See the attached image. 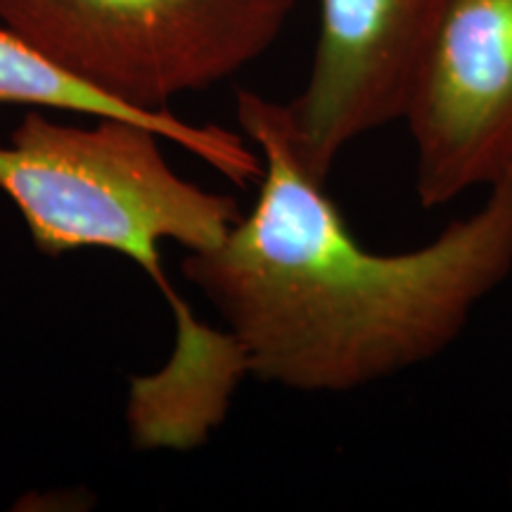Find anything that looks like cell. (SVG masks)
Listing matches in <instances>:
<instances>
[{"label":"cell","mask_w":512,"mask_h":512,"mask_svg":"<svg viewBox=\"0 0 512 512\" xmlns=\"http://www.w3.org/2000/svg\"><path fill=\"white\" fill-rule=\"evenodd\" d=\"M444 0H320L304 91L280 105L290 145L328 181L354 140L401 121Z\"/></svg>","instance_id":"obj_5"},{"label":"cell","mask_w":512,"mask_h":512,"mask_svg":"<svg viewBox=\"0 0 512 512\" xmlns=\"http://www.w3.org/2000/svg\"><path fill=\"white\" fill-rule=\"evenodd\" d=\"M238 119L264 155L259 197L181 268L228 323L249 375L294 392L370 387L446 351L512 275V174L427 245L373 252L294 155L280 102L240 91Z\"/></svg>","instance_id":"obj_1"},{"label":"cell","mask_w":512,"mask_h":512,"mask_svg":"<svg viewBox=\"0 0 512 512\" xmlns=\"http://www.w3.org/2000/svg\"><path fill=\"white\" fill-rule=\"evenodd\" d=\"M292 0H0V24L69 72L164 110L254 62Z\"/></svg>","instance_id":"obj_3"},{"label":"cell","mask_w":512,"mask_h":512,"mask_svg":"<svg viewBox=\"0 0 512 512\" xmlns=\"http://www.w3.org/2000/svg\"><path fill=\"white\" fill-rule=\"evenodd\" d=\"M10 105L46 107L91 119L131 121L207 157L230 176L259 174L256 157L240 145V138L228 136L219 128L190 126L166 110H138L105 93L95 83L81 79L79 74L69 72L10 29L0 27V107Z\"/></svg>","instance_id":"obj_6"},{"label":"cell","mask_w":512,"mask_h":512,"mask_svg":"<svg viewBox=\"0 0 512 512\" xmlns=\"http://www.w3.org/2000/svg\"><path fill=\"white\" fill-rule=\"evenodd\" d=\"M401 121L422 207L512 174V0H444Z\"/></svg>","instance_id":"obj_4"},{"label":"cell","mask_w":512,"mask_h":512,"mask_svg":"<svg viewBox=\"0 0 512 512\" xmlns=\"http://www.w3.org/2000/svg\"><path fill=\"white\" fill-rule=\"evenodd\" d=\"M150 128L121 119L55 124L31 112L0 147V190L48 256L102 247L133 259L169 299L174 318L190 311L159 266V245L209 249L240 219L233 197L185 181Z\"/></svg>","instance_id":"obj_2"}]
</instances>
